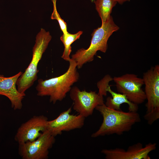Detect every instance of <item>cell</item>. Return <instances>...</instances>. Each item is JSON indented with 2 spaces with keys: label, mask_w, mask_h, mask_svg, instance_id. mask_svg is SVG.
<instances>
[{
  "label": "cell",
  "mask_w": 159,
  "mask_h": 159,
  "mask_svg": "<svg viewBox=\"0 0 159 159\" xmlns=\"http://www.w3.org/2000/svg\"><path fill=\"white\" fill-rule=\"evenodd\" d=\"M53 4V11L51 15V18L52 19H56L58 21L61 29L63 33L68 32L67 30V24L62 19L58 13L56 8L57 0H52Z\"/></svg>",
  "instance_id": "obj_16"
},
{
  "label": "cell",
  "mask_w": 159,
  "mask_h": 159,
  "mask_svg": "<svg viewBox=\"0 0 159 159\" xmlns=\"http://www.w3.org/2000/svg\"><path fill=\"white\" fill-rule=\"evenodd\" d=\"M83 32L80 31L75 34H71L68 32L63 33L60 39L64 46V50L62 57L65 60L69 61L71 58L70 54L72 52L71 44L79 39Z\"/></svg>",
  "instance_id": "obj_15"
},
{
  "label": "cell",
  "mask_w": 159,
  "mask_h": 159,
  "mask_svg": "<svg viewBox=\"0 0 159 159\" xmlns=\"http://www.w3.org/2000/svg\"><path fill=\"white\" fill-rule=\"evenodd\" d=\"M21 72L10 77L0 75V95L5 96L10 101L12 107L14 110H20L22 107V101L25 96L16 89L17 80L22 74Z\"/></svg>",
  "instance_id": "obj_12"
},
{
  "label": "cell",
  "mask_w": 159,
  "mask_h": 159,
  "mask_svg": "<svg viewBox=\"0 0 159 159\" xmlns=\"http://www.w3.org/2000/svg\"><path fill=\"white\" fill-rule=\"evenodd\" d=\"M106 90L111 95L112 97H108L105 104L108 107L111 109L120 110L121 105L126 103L128 106L129 111L137 112L138 105L128 100L126 96L120 93H117L112 91L108 83L106 87Z\"/></svg>",
  "instance_id": "obj_13"
},
{
  "label": "cell",
  "mask_w": 159,
  "mask_h": 159,
  "mask_svg": "<svg viewBox=\"0 0 159 159\" xmlns=\"http://www.w3.org/2000/svg\"><path fill=\"white\" fill-rule=\"evenodd\" d=\"M69 62L68 69L63 74L48 80H38L36 87L37 95L49 96V101L53 104L58 101H61L66 97L79 77L75 62L71 59Z\"/></svg>",
  "instance_id": "obj_2"
},
{
  "label": "cell",
  "mask_w": 159,
  "mask_h": 159,
  "mask_svg": "<svg viewBox=\"0 0 159 159\" xmlns=\"http://www.w3.org/2000/svg\"><path fill=\"white\" fill-rule=\"evenodd\" d=\"M96 9L102 20V24L106 22L111 16L113 7L117 2L113 0H96L95 1Z\"/></svg>",
  "instance_id": "obj_14"
},
{
  "label": "cell",
  "mask_w": 159,
  "mask_h": 159,
  "mask_svg": "<svg viewBox=\"0 0 159 159\" xmlns=\"http://www.w3.org/2000/svg\"><path fill=\"white\" fill-rule=\"evenodd\" d=\"M52 39L49 32L42 28L36 37V42L33 49L32 58L24 72L18 79L16 85L19 92L25 94L37 79V66L42 54L47 49Z\"/></svg>",
  "instance_id": "obj_4"
},
{
  "label": "cell",
  "mask_w": 159,
  "mask_h": 159,
  "mask_svg": "<svg viewBox=\"0 0 159 159\" xmlns=\"http://www.w3.org/2000/svg\"><path fill=\"white\" fill-rule=\"evenodd\" d=\"M119 29L111 16L106 22L102 24L100 27L94 29L92 34L89 47L87 49H80L71 56V59L75 62L77 68L80 69L84 64L92 61L97 51L105 53L107 49L109 38Z\"/></svg>",
  "instance_id": "obj_3"
},
{
  "label": "cell",
  "mask_w": 159,
  "mask_h": 159,
  "mask_svg": "<svg viewBox=\"0 0 159 159\" xmlns=\"http://www.w3.org/2000/svg\"><path fill=\"white\" fill-rule=\"evenodd\" d=\"M71 107L61 113L56 119L47 122V130L55 137L61 135L63 131H69L82 128L84 125L85 117L78 114H70Z\"/></svg>",
  "instance_id": "obj_9"
},
{
  "label": "cell",
  "mask_w": 159,
  "mask_h": 159,
  "mask_svg": "<svg viewBox=\"0 0 159 159\" xmlns=\"http://www.w3.org/2000/svg\"><path fill=\"white\" fill-rule=\"evenodd\" d=\"M69 92L70 97L73 101V109L85 118L92 115L97 106L104 103L103 96L96 91H81L74 86Z\"/></svg>",
  "instance_id": "obj_8"
},
{
  "label": "cell",
  "mask_w": 159,
  "mask_h": 159,
  "mask_svg": "<svg viewBox=\"0 0 159 159\" xmlns=\"http://www.w3.org/2000/svg\"><path fill=\"white\" fill-rule=\"evenodd\" d=\"M55 137L46 130L35 140L19 144V154L23 159H47Z\"/></svg>",
  "instance_id": "obj_6"
},
{
  "label": "cell",
  "mask_w": 159,
  "mask_h": 159,
  "mask_svg": "<svg viewBox=\"0 0 159 159\" xmlns=\"http://www.w3.org/2000/svg\"><path fill=\"white\" fill-rule=\"evenodd\" d=\"M113 0L117 2L119 4H123L124 2L126 1H129L130 0Z\"/></svg>",
  "instance_id": "obj_17"
},
{
  "label": "cell",
  "mask_w": 159,
  "mask_h": 159,
  "mask_svg": "<svg viewBox=\"0 0 159 159\" xmlns=\"http://www.w3.org/2000/svg\"><path fill=\"white\" fill-rule=\"evenodd\" d=\"M142 78L147 100L144 117L151 125L159 118V65L152 67L144 73Z\"/></svg>",
  "instance_id": "obj_5"
},
{
  "label": "cell",
  "mask_w": 159,
  "mask_h": 159,
  "mask_svg": "<svg viewBox=\"0 0 159 159\" xmlns=\"http://www.w3.org/2000/svg\"><path fill=\"white\" fill-rule=\"evenodd\" d=\"M48 121L47 117L43 115L34 116L19 127L15 140L19 144L35 140L47 130Z\"/></svg>",
  "instance_id": "obj_11"
},
{
  "label": "cell",
  "mask_w": 159,
  "mask_h": 159,
  "mask_svg": "<svg viewBox=\"0 0 159 159\" xmlns=\"http://www.w3.org/2000/svg\"><path fill=\"white\" fill-rule=\"evenodd\" d=\"M95 109L102 115L103 121L98 130L91 135L92 138L114 134L122 135L141 121L140 115L137 112H125L111 109L105 103L97 106Z\"/></svg>",
  "instance_id": "obj_1"
},
{
  "label": "cell",
  "mask_w": 159,
  "mask_h": 159,
  "mask_svg": "<svg viewBox=\"0 0 159 159\" xmlns=\"http://www.w3.org/2000/svg\"><path fill=\"white\" fill-rule=\"evenodd\" d=\"M156 147L155 143H149L143 147L141 143H138L129 146L126 150L116 148L103 149L101 152L106 159H149V154Z\"/></svg>",
  "instance_id": "obj_10"
},
{
  "label": "cell",
  "mask_w": 159,
  "mask_h": 159,
  "mask_svg": "<svg viewBox=\"0 0 159 159\" xmlns=\"http://www.w3.org/2000/svg\"><path fill=\"white\" fill-rule=\"evenodd\" d=\"M117 90L125 95L129 101L138 105L146 100L144 91L142 87L144 85L142 78L133 74L127 73L120 76L114 77L113 80Z\"/></svg>",
  "instance_id": "obj_7"
}]
</instances>
